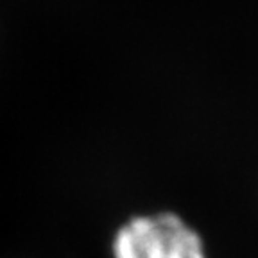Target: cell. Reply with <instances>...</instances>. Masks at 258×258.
<instances>
[{
    "mask_svg": "<svg viewBox=\"0 0 258 258\" xmlns=\"http://www.w3.org/2000/svg\"><path fill=\"white\" fill-rule=\"evenodd\" d=\"M115 258H208L201 235L174 212L137 215L111 244Z\"/></svg>",
    "mask_w": 258,
    "mask_h": 258,
    "instance_id": "obj_1",
    "label": "cell"
}]
</instances>
